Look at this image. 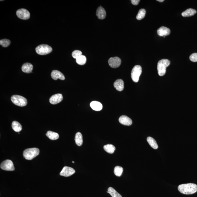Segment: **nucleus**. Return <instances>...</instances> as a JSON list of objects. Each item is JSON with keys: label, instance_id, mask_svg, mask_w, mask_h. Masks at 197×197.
<instances>
[{"label": "nucleus", "instance_id": "f257e3e1", "mask_svg": "<svg viewBox=\"0 0 197 197\" xmlns=\"http://www.w3.org/2000/svg\"><path fill=\"white\" fill-rule=\"evenodd\" d=\"M178 190L185 195L194 194L197 191V185L194 183L182 184L178 186Z\"/></svg>", "mask_w": 197, "mask_h": 197}, {"label": "nucleus", "instance_id": "f03ea898", "mask_svg": "<svg viewBox=\"0 0 197 197\" xmlns=\"http://www.w3.org/2000/svg\"><path fill=\"white\" fill-rule=\"evenodd\" d=\"M170 64V61L168 59H163L158 61L157 64V70L160 76L165 75L166 72V68Z\"/></svg>", "mask_w": 197, "mask_h": 197}, {"label": "nucleus", "instance_id": "7ed1b4c3", "mask_svg": "<svg viewBox=\"0 0 197 197\" xmlns=\"http://www.w3.org/2000/svg\"><path fill=\"white\" fill-rule=\"evenodd\" d=\"M39 149L37 148H28L25 149L23 152L24 158L27 160H31L39 155Z\"/></svg>", "mask_w": 197, "mask_h": 197}, {"label": "nucleus", "instance_id": "20e7f679", "mask_svg": "<svg viewBox=\"0 0 197 197\" xmlns=\"http://www.w3.org/2000/svg\"><path fill=\"white\" fill-rule=\"evenodd\" d=\"M11 101L15 105L20 107L25 106L28 103L26 98L20 95H12L11 97Z\"/></svg>", "mask_w": 197, "mask_h": 197}, {"label": "nucleus", "instance_id": "39448f33", "mask_svg": "<svg viewBox=\"0 0 197 197\" xmlns=\"http://www.w3.org/2000/svg\"><path fill=\"white\" fill-rule=\"evenodd\" d=\"M35 51L38 55H45L51 53L52 52V48L50 46L46 44H42L37 47Z\"/></svg>", "mask_w": 197, "mask_h": 197}, {"label": "nucleus", "instance_id": "423d86ee", "mask_svg": "<svg viewBox=\"0 0 197 197\" xmlns=\"http://www.w3.org/2000/svg\"><path fill=\"white\" fill-rule=\"evenodd\" d=\"M142 72V69L141 66L135 65L134 67L131 72V78L134 82H138Z\"/></svg>", "mask_w": 197, "mask_h": 197}, {"label": "nucleus", "instance_id": "0eeeda50", "mask_svg": "<svg viewBox=\"0 0 197 197\" xmlns=\"http://www.w3.org/2000/svg\"><path fill=\"white\" fill-rule=\"evenodd\" d=\"M1 168L3 170L13 171L15 169L13 163L9 160H6L1 163Z\"/></svg>", "mask_w": 197, "mask_h": 197}, {"label": "nucleus", "instance_id": "6e6552de", "mask_svg": "<svg viewBox=\"0 0 197 197\" xmlns=\"http://www.w3.org/2000/svg\"><path fill=\"white\" fill-rule=\"evenodd\" d=\"M16 14L20 19L27 20L30 17V13L28 10L25 8H21L17 11Z\"/></svg>", "mask_w": 197, "mask_h": 197}, {"label": "nucleus", "instance_id": "1a4fd4ad", "mask_svg": "<svg viewBox=\"0 0 197 197\" xmlns=\"http://www.w3.org/2000/svg\"><path fill=\"white\" fill-rule=\"evenodd\" d=\"M108 64L111 68H115L119 67L121 63L120 58L117 57L111 58L108 60Z\"/></svg>", "mask_w": 197, "mask_h": 197}, {"label": "nucleus", "instance_id": "9d476101", "mask_svg": "<svg viewBox=\"0 0 197 197\" xmlns=\"http://www.w3.org/2000/svg\"><path fill=\"white\" fill-rule=\"evenodd\" d=\"M75 173V169L70 167H64L60 173V175L64 177H69L73 175Z\"/></svg>", "mask_w": 197, "mask_h": 197}, {"label": "nucleus", "instance_id": "9b49d317", "mask_svg": "<svg viewBox=\"0 0 197 197\" xmlns=\"http://www.w3.org/2000/svg\"><path fill=\"white\" fill-rule=\"evenodd\" d=\"M62 100L63 96L62 94H55L51 96L50 98L49 102L52 105H56L61 102Z\"/></svg>", "mask_w": 197, "mask_h": 197}, {"label": "nucleus", "instance_id": "f8f14e48", "mask_svg": "<svg viewBox=\"0 0 197 197\" xmlns=\"http://www.w3.org/2000/svg\"><path fill=\"white\" fill-rule=\"evenodd\" d=\"M158 35L160 36H166L169 35L171 31L169 28L164 26H162L158 28L157 31Z\"/></svg>", "mask_w": 197, "mask_h": 197}, {"label": "nucleus", "instance_id": "ddd939ff", "mask_svg": "<svg viewBox=\"0 0 197 197\" xmlns=\"http://www.w3.org/2000/svg\"><path fill=\"white\" fill-rule=\"evenodd\" d=\"M119 121L121 124L124 125L130 126L132 124V120L126 115H122L120 117Z\"/></svg>", "mask_w": 197, "mask_h": 197}, {"label": "nucleus", "instance_id": "4468645a", "mask_svg": "<svg viewBox=\"0 0 197 197\" xmlns=\"http://www.w3.org/2000/svg\"><path fill=\"white\" fill-rule=\"evenodd\" d=\"M51 76L53 79L54 80H57L59 78L61 80H64L65 79V77L63 74L60 71L58 70L52 71L51 74Z\"/></svg>", "mask_w": 197, "mask_h": 197}, {"label": "nucleus", "instance_id": "2eb2a0df", "mask_svg": "<svg viewBox=\"0 0 197 197\" xmlns=\"http://www.w3.org/2000/svg\"><path fill=\"white\" fill-rule=\"evenodd\" d=\"M96 15L98 19H104L106 17V11L102 7H98L97 10Z\"/></svg>", "mask_w": 197, "mask_h": 197}, {"label": "nucleus", "instance_id": "dca6fc26", "mask_svg": "<svg viewBox=\"0 0 197 197\" xmlns=\"http://www.w3.org/2000/svg\"><path fill=\"white\" fill-rule=\"evenodd\" d=\"M114 86L117 90L122 91L124 88V81L122 79H118L114 83Z\"/></svg>", "mask_w": 197, "mask_h": 197}, {"label": "nucleus", "instance_id": "f3484780", "mask_svg": "<svg viewBox=\"0 0 197 197\" xmlns=\"http://www.w3.org/2000/svg\"><path fill=\"white\" fill-rule=\"evenodd\" d=\"M90 105L93 110L96 111H101L103 108L102 104L98 101H92Z\"/></svg>", "mask_w": 197, "mask_h": 197}, {"label": "nucleus", "instance_id": "a211bd4d", "mask_svg": "<svg viewBox=\"0 0 197 197\" xmlns=\"http://www.w3.org/2000/svg\"><path fill=\"white\" fill-rule=\"evenodd\" d=\"M33 66L30 63H26L22 65V70L24 72L29 74L32 72Z\"/></svg>", "mask_w": 197, "mask_h": 197}, {"label": "nucleus", "instance_id": "6ab92c4d", "mask_svg": "<svg viewBox=\"0 0 197 197\" xmlns=\"http://www.w3.org/2000/svg\"><path fill=\"white\" fill-rule=\"evenodd\" d=\"M196 13V11L195 10L190 8L182 12V15L183 17H189L195 15Z\"/></svg>", "mask_w": 197, "mask_h": 197}, {"label": "nucleus", "instance_id": "aec40b11", "mask_svg": "<svg viewBox=\"0 0 197 197\" xmlns=\"http://www.w3.org/2000/svg\"><path fill=\"white\" fill-rule=\"evenodd\" d=\"M75 141L76 144L78 146H81L83 143V136L80 132H78L76 134L75 136Z\"/></svg>", "mask_w": 197, "mask_h": 197}, {"label": "nucleus", "instance_id": "412c9836", "mask_svg": "<svg viewBox=\"0 0 197 197\" xmlns=\"http://www.w3.org/2000/svg\"><path fill=\"white\" fill-rule=\"evenodd\" d=\"M147 141L149 145L153 149H158V147L156 141L153 138L151 137H148L147 138Z\"/></svg>", "mask_w": 197, "mask_h": 197}, {"label": "nucleus", "instance_id": "4be33fe9", "mask_svg": "<svg viewBox=\"0 0 197 197\" xmlns=\"http://www.w3.org/2000/svg\"><path fill=\"white\" fill-rule=\"evenodd\" d=\"M46 135L50 139L52 140L58 139L59 137L58 133L51 131H48Z\"/></svg>", "mask_w": 197, "mask_h": 197}, {"label": "nucleus", "instance_id": "5701e85b", "mask_svg": "<svg viewBox=\"0 0 197 197\" xmlns=\"http://www.w3.org/2000/svg\"><path fill=\"white\" fill-rule=\"evenodd\" d=\"M12 129L17 132H19L22 130V126L19 122L16 121H14L12 122Z\"/></svg>", "mask_w": 197, "mask_h": 197}, {"label": "nucleus", "instance_id": "b1692460", "mask_svg": "<svg viewBox=\"0 0 197 197\" xmlns=\"http://www.w3.org/2000/svg\"><path fill=\"white\" fill-rule=\"evenodd\" d=\"M103 148L105 152L110 154L113 153L116 149L115 147L111 144H108V145H105L104 146Z\"/></svg>", "mask_w": 197, "mask_h": 197}, {"label": "nucleus", "instance_id": "393cba45", "mask_svg": "<svg viewBox=\"0 0 197 197\" xmlns=\"http://www.w3.org/2000/svg\"><path fill=\"white\" fill-rule=\"evenodd\" d=\"M107 193L109 194L112 197H122V196L119 193L112 187L108 188Z\"/></svg>", "mask_w": 197, "mask_h": 197}, {"label": "nucleus", "instance_id": "a878e982", "mask_svg": "<svg viewBox=\"0 0 197 197\" xmlns=\"http://www.w3.org/2000/svg\"><path fill=\"white\" fill-rule=\"evenodd\" d=\"M87 58L85 55H81L76 59L77 63L80 65H84L86 63Z\"/></svg>", "mask_w": 197, "mask_h": 197}, {"label": "nucleus", "instance_id": "bb28decb", "mask_svg": "<svg viewBox=\"0 0 197 197\" xmlns=\"http://www.w3.org/2000/svg\"><path fill=\"white\" fill-rule=\"evenodd\" d=\"M146 10L144 8H142L139 10L138 11L137 15L136 16V18L138 20H140L143 19L145 17L146 15Z\"/></svg>", "mask_w": 197, "mask_h": 197}, {"label": "nucleus", "instance_id": "cd10ccee", "mask_svg": "<svg viewBox=\"0 0 197 197\" xmlns=\"http://www.w3.org/2000/svg\"><path fill=\"white\" fill-rule=\"evenodd\" d=\"M123 172V168L122 167L116 166L114 169V174L117 176H121Z\"/></svg>", "mask_w": 197, "mask_h": 197}, {"label": "nucleus", "instance_id": "c85d7f7f", "mask_svg": "<svg viewBox=\"0 0 197 197\" xmlns=\"http://www.w3.org/2000/svg\"><path fill=\"white\" fill-rule=\"evenodd\" d=\"M10 41L9 40L4 39L0 40V45L3 47H7L10 44Z\"/></svg>", "mask_w": 197, "mask_h": 197}, {"label": "nucleus", "instance_id": "c756f323", "mask_svg": "<svg viewBox=\"0 0 197 197\" xmlns=\"http://www.w3.org/2000/svg\"><path fill=\"white\" fill-rule=\"evenodd\" d=\"M82 55L81 51L78 50H75L73 51L72 53V56L74 58L77 59L78 57Z\"/></svg>", "mask_w": 197, "mask_h": 197}, {"label": "nucleus", "instance_id": "7c9ffc66", "mask_svg": "<svg viewBox=\"0 0 197 197\" xmlns=\"http://www.w3.org/2000/svg\"><path fill=\"white\" fill-rule=\"evenodd\" d=\"M191 61L194 62H197V53H193L189 57Z\"/></svg>", "mask_w": 197, "mask_h": 197}, {"label": "nucleus", "instance_id": "2f4dec72", "mask_svg": "<svg viewBox=\"0 0 197 197\" xmlns=\"http://www.w3.org/2000/svg\"><path fill=\"white\" fill-rule=\"evenodd\" d=\"M140 2L139 0H131V3L134 5H137Z\"/></svg>", "mask_w": 197, "mask_h": 197}, {"label": "nucleus", "instance_id": "473e14b6", "mask_svg": "<svg viewBox=\"0 0 197 197\" xmlns=\"http://www.w3.org/2000/svg\"><path fill=\"white\" fill-rule=\"evenodd\" d=\"M157 1H158V2H164V0H157Z\"/></svg>", "mask_w": 197, "mask_h": 197}, {"label": "nucleus", "instance_id": "72a5a7b5", "mask_svg": "<svg viewBox=\"0 0 197 197\" xmlns=\"http://www.w3.org/2000/svg\"><path fill=\"white\" fill-rule=\"evenodd\" d=\"M72 162L73 163H74L75 162H74V161H73Z\"/></svg>", "mask_w": 197, "mask_h": 197}]
</instances>
